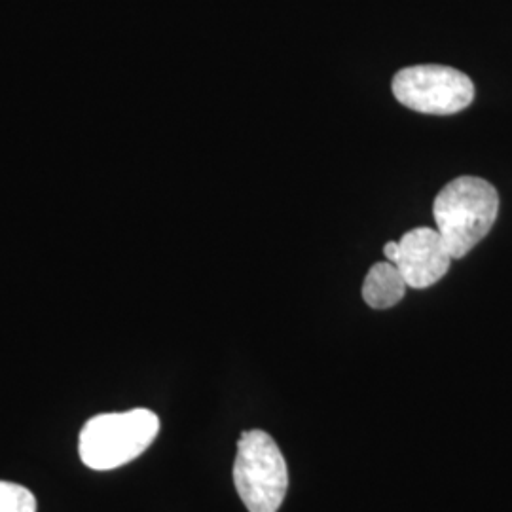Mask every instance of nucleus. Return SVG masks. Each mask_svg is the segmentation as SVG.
Returning a JSON list of instances; mask_svg holds the SVG:
<instances>
[{"mask_svg":"<svg viewBox=\"0 0 512 512\" xmlns=\"http://www.w3.org/2000/svg\"><path fill=\"white\" fill-rule=\"evenodd\" d=\"M499 213V196L480 177H458L446 184L433 205L437 230L452 258L473 251L492 230Z\"/></svg>","mask_w":512,"mask_h":512,"instance_id":"1","label":"nucleus"},{"mask_svg":"<svg viewBox=\"0 0 512 512\" xmlns=\"http://www.w3.org/2000/svg\"><path fill=\"white\" fill-rule=\"evenodd\" d=\"M160 431L158 416L147 408L101 414L80 431L78 454L86 467L110 471L139 458Z\"/></svg>","mask_w":512,"mask_h":512,"instance_id":"2","label":"nucleus"},{"mask_svg":"<svg viewBox=\"0 0 512 512\" xmlns=\"http://www.w3.org/2000/svg\"><path fill=\"white\" fill-rule=\"evenodd\" d=\"M234 484L249 512H277L289 488L287 461L275 440L260 431H247L238 440Z\"/></svg>","mask_w":512,"mask_h":512,"instance_id":"3","label":"nucleus"},{"mask_svg":"<svg viewBox=\"0 0 512 512\" xmlns=\"http://www.w3.org/2000/svg\"><path fill=\"white\" fill-rule=\"evenodd\" d=\"M393 95L404 107L421 114L448 116L473 103L475 84L467 74L452 67L414 65L395 74Z\"/></svg>","mask_w":512,"mask_h":512,"instance_id":"4","label":"nucleus"},{"mask_svg":"<svg viewBox=\"0 0 512 512\" xmlns=\"http://www.w3.org/2000/svg\"><path fill=\"white\" fill-rule=\"evenodd\" d=\"M397 268L412 289H427L440 281L454 260L439 230L414 228L399 239Z\"/></svg>","mask_w":512,"mask_h":512,"instance_id":"5","label":"nucleus"},{"mask_svg":"<svg viewBox=\"0 0 512 512\" xmlns=\"http://www.w3.org/2000/svg\"><path fill=\"white\" fill-rule=\"evenodd\" d=\"M406 281L393 262H378L370 268L363 283V300L374 310H389L403 300Z\"/></svg>","mask_w":512,"mask_h":512,"instance_id":"6","label":"nucleus"},{"mask_svg":"<svg viewBox=\"0 0 512 512\" xmlns=\"http://www.w3.org/2000/svg\"><path fill=\"white\" fill-rule=\"evenodd\" d=\"M0 512H37V499L27 488L0 480Z\"/></svg>","mask_w":512,"mask_h":512,"instance_id":"7","label":"nucleus"},{"mask_svg":"<svg viewBox=\"0 0 512 512\" xmlns=\"http://www.w3.org/2000/svg\"><path fill=\"white\" fill-rule=\"evenodd\" d=\"M384 253L385 256H387V260H389V262L397 264L399 255H401V247H399V241H389V243H385Z\"/></svg>","mask_w":512,"mask_h":512,"instance_id":"8","label":"nucleus"}]
</instances>
